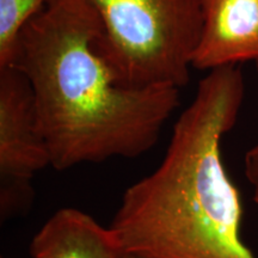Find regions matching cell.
<instances>
[{
	"label": "cell",
	"mask_w": 258,
	"mask_h": 258,
	"mask_svg": "<svg viewBox=\"0 0 258 258\" xmlns=\"http://www.w3.org/2000/svg\"><path fill=\"white\" fill-rule=\"evenodd\" d=\"M99 34L86 0H49L22 29L8 64L30 82L57 171L143 156L179 106L177 88L121 85L96 49Z\"/></svg>",
	"instance_id": "6da1fadb"
},
{
	"label": "cell",
	"mask_w": 258,
	"mask_h": 258,
	"mask_svg": "<svg viewBox=\"0 0 258 258\" xmlns=\"http://www.w3.org/2000/svg\"><path fill=\"white\" fill-rule=\"evenodd\" d=\"M245 97L238 66L209 71L172 128L165 156L125 189L110 228L143 258H256L240 235L243 205L221 158Z\"/></svg>",
	"instance_id": "7a4b0ae2"
},
{
	"label": "cell",
	"mask_w": 258,
	"mask_h": 258,
	"mask_svg": "<svg viewBox=\"0 0 258 258\" xmlns=\"http://www.w3.org/2000/svg\"><path fill=\"white\" fill-rule=\"evenodd\" d=\"M30 254L32 258H121L124 251L110 227L77 208H61L34 235Z\"/></svg>",
	"instance_id": "8992f818"
},
{
	"label": "cell",
	"mask_w": 258,
	"mask_h": 258,
	"mask_svg": "<svg viewBox=\"0 0 258 258\" xmlns=\"http://www.w3.org/2000/svg\"><path fill=\"white\" fill-rule=\"evenodd\" d=\"M245 61L258 62V0H203L194 69L212 71Z\"/></svg>",
	"instance_id": "5b68a950"
},
{
	"label": "cell",
	"mask_w": 258,
	"mask_h": 258,
	"mask_svg": "<svg viewBox=\"0 0 258 258\" xmlns=\"http://www.w3.org/2000/svg\"><path fill=\"white\" fill-rule=\"evenodd\" d=\"M101 24L96 49L128 88H184L202 30L203 0H86Z\"/></svg>",
	"instance_id": "3957f363"
},
{
	"label": "cell",
	"mask_w": 258,
	"mask_h": 258,
	"mask_svg": "<svg viewBox=\"0 0 258 258\" xmlns=\"http://www.w3.org/2000/svg\"><path fill=\"white\" fill-rule=\"evenodd\" d=\"M246 179L253 190V201L258 205V143L247 151L244 158Z\"/></svg>",
	"instance_id": "ba28073f"
},
{
	"label": "cell",
	"mask_w": 258,
	"mask_h": 258,
	"mask_svg": "<svg viewBox=\"0 0 258 258\" xmlns=\"http://www.w3.org/2000/svg\"><path fill=\"white\" fill-rule=\"evenodd\" d=\"M121 258H143V257L137 256V254H132V253H124Z\"/></svg>",
	"instance_id": "9c48e42d"
},
{
	"label": "cell",
	"mask_w": 258,
	"mask_h": 258,
	"mask_svg": "<svg viewBox=\"0 0 258 258\" xmlns=\"http://www.w3.org/2000/svg\"><path fill=\"white\" fill-rule=\"evenodd\" d=\"M49 0H0V67L8 66L22 29Z\"/></svg>",
	"instance_id": "52a82bcc"
},
{
	"label": "cell",
	"mask_w": 258,
	"mask_h": 258,
	"mask_svg": "<svg viewBox=\"0 0 258 258\" xmlns=\"http://www.w3.org/2000/svg\"><path fill=\"white\" fill-rule=\"evenodd\" d=\"M50 165L48 145L38 127L36 103L27 77L0 67V215L2 220L31 207V180Z\"/></svg>",
	"instance_id": "277c9868"
},
{
	"label": "cell",
	"mask_w": 258,
	"mask_h": 258,
	"mask_svg": "<svg viewBox=\"0 0 258 258\" xmlns=\"http://www.w3.org/2000/svg\"><path fill=\"white\" fill-rule=\"evenodd\" d=\"M256 64H257V72H258V62H256Z\"/></svg>",
	"instance_id": "30bf717a"
}]
</instances>
